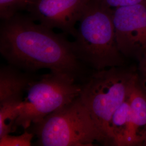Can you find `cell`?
Masks as SVG:
<instances>
[{
    "label": "cell",
    "mask_w": 146,
    "mask_h": 146,
    "mask_svg": "<svg viewBox=\"0 0 146 146\" xmlns=\"http://www.w3.org/2000/svg\"><path fill=\"white\" fill-rule=\"evenodd\" d=\"M0 52L10 65L26 72L48 69L76 78L82 73L72 42L20 13L1 23Z\"/></svg>",
    "instance_id": "6da1fadb"
},
{
    "label": "cell",
    "mask_w": 146,
    "mask_h": 146,
    "mask_svg": "<svg viewBox=\"0 0 146 146\" xmlns=\"http://www.w3.org/2000/svg\"><path fill=\"white\" fill-rule=\"evenodd\" d=\"M72 42L78 60L96 70L121 67L124 56L116 41L113 20V9L92 0L78 21Z\"/></svg>",
    "instance_id": "7a4b0ae2"
},
{
    "label": "cell",
    "mask_w": 146,
    "mask_h": 146,
    "mask_svg": "<svg viewBox=\"0 0 146 146\" xmlns=\"http://www.w3.org/2000/svg\"><path fill=\"white\" fill-rule=\"evenodd\" d=\"M29 128L38 146H92L95 142L110 145L80 96Z\"/></svg>",
    "instance_id": "3957f363"
},
{
    "label": "cell",
    "mask_w": 146,
    "mask_h": 146,
    "mask_svg": "<svg viewBox=\"0 0 146 146\" xmlns=\"http://www.w3.org/2000/svg\"><path fill=\"white\" fill-rule=\"evenodd\" d=\"M137 79V72L121 66L96 70L81 85L80 96L110 145L111 117L127 99Z\"/></svg>",
    "instance_id": "277c9868"
},
{
    "label": "cell",
    "mask_w": 146,
    "mask_h": 146,
    "mask_svg": "<svg viewBox=\"0 0 146 146\" xmlns=\"http://www.w3.org/2000/svg\"><path fill=\"white\" fill-rule=\"evenodd\" d=\"M76 79L67 74L53 72L34 78L27 88L15 130L19 127L27 130L76 99L82 89Z\"/></svg>",
    "instance_id": "5b68a950"
},
{
    "label": "cell",
    "mask_w": 146,
    "mask_h": 146,
    "mask_svg": "<svg viewBox=\"0 0 146 146\" xmlns=\"http://www.w3.org/2000/svg\"><path fill=\"white\" fill-rule=\"evenodd\" d=\"M113 20L120 52L139 60L146 50V3L113 9Z\"/></svg>",
    "instance_id": "8992f818"
},
{
    "label": "cell",
    "mask_w": 146,
    "mask_h": 146,
    "mask_svg": "<svg viewBox=\"0 0 146 146\" xmlns=\"http://www.w3.org/2000/svg\"><path fill=\"white\" fill-rule=\"evenodd\" d=\"M92 0H39L27 11L37 22L75 36L76 25Z\"/></svg>",
    "instance_id": "52a82bcc"
},
{
    "label": "cell",
    "mask_w": 146,
    "mask_h": 146,
    "mask_svg": "<svg viewBox=\"0 0 146 146\" xmlns=\"http://www.w3.org/2000/svg\"><path fill=\"white\" fill-rule=\"evenodd\" d=\"M110 133L112 146H137L133 134L128 95L111 117Z\"/></svg>",
    "instance_id": "ba28073f"
},
{
    "label": "cell",
    "mask_w": 146,
    "mask_h": 146,
    "mask_svg": "<svg viewBox=\"0 0 146 146\" xmlns=\"http://www.w3.org/2000/svg\"><path fill=\"white\" fill-rule=\"evenodd\" d=\"M13 66L0 70V102L9 100H23V92L35 78Z\"/></svg>",
    "instance_id": "9c48e42d"
},
{
    "label": "cell",
    "mask_w": 146,
    "mask_h": 146,
    "mask_svg": "<svg viewBox=\"0 0 146 146\" xmlns=\"http://www.w3.org/2000/svg\"><path fill=\"white\" fill-rule=\"evenodd\" d=\"M133 134L137 146H142L146 130V93L136 81L128 94Z\"/></svg>",
    "instance_id": "30bf717a"
},
{
    "label": "cell",
    "mask_w": 146,
    "mask_h": 146,
    "mask_svg": "<svg viewBox=\"0 0 146 146\" xmlns=\"http://www.w3.org/2000/svg\"><path fill=\"white\" fill-rule=\"evenodd\" d=\"M22 102L23 100H12L0 102V138L15 131Z\"/></svg>",
    "instance_id": "8fae6325"
},
{
    "label": "cell",
    "mask_w": 146,
    "mask_h": 146,
    "mask_svg": "<svg viewBox=\"0 0 146 146\" xmlns=\"http://www.w3.org/2000/svg\"><path fill=\"white\" fill-rule=\"evenodd\" d=\"M39 0H0V18L8 20L20 11H27Z\"/></svg>",
    "instance_id": "7c38bea8"
},
{
    "label": "cell",
    "mask_w": 146,
    "mask_h": 146,
    "mask_svg": "<svg viewBox=\"0 0 146 146\" xmlns=\"http://www.w3.org/2000/svg\"><path fill=\"white\" fill-rule=\"evenodd\" d=\"M34 134L30 131H26L20 135L7 134L0 138L1 146H29Z\"/></svg>",
    "instance_id": "4fadbf2b"
},
{
    "label": "cell",
    "mask_w": 146,
    "mask_h": 146,
    "mask_svg": "<svg viewBox=\"0 0 146 146\" xmlns=\"http://www.w3.org/2000/svg\"><path fill=\"white\" fill-rule=\"evenodd\" d=\"M106 7L114 9L117 7L146 3V0H97Z\"/></svg>",
    "instance_id": "5bb4252c"
},
{
    "label": "cell",
    "mask_w": 146,
    "mask_h": 146,
    "mask_svg": "<svg viewBox=\"0 0 146 146\" xmlns=\"http://www.w3.org/2000/svg\"><path fill=\"white\" fill-rule=\"evenodd\" d=\"M139 61L137 72L138 82L146 93V50L138 60Z\"/></svg>",
    "instance_id": "9a60e30c"
},
{
    "label": "cell",
    "mask_w": 146,
    "mask_h": 146,
    "mask_svg": "<svg viewBox=\"0 0 146 146\" xmlns=\"http://www.w3.org/2000/svg\"><path fill=\"white\" fill-rule=\"evenodd\" d=\"M142 146H146V130L145 131L144 135H143V141H142Z\"/></svg>",
    "instance_id": "2e32d148"
}]
</instances>
